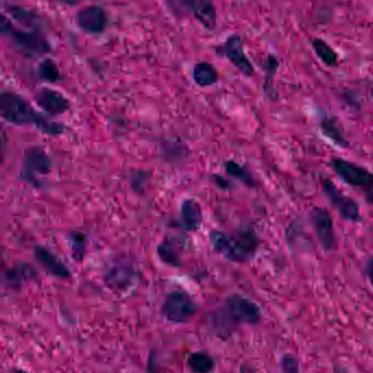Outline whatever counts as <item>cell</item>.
I'll use <instances>...</instances> for the list:
<instances>
[{
    "label": "cell",
    "mask_w": 373,
    "mask_h": 373,
    "mask_svg": "<svg viewBox=\"0 0 373 373\" xmlns=\"http://www.w3.org/2000/svg\"><path fill=\"white\" fill-rule=\"evenodd\" d=\"M0 117L18 126L35 125L49 136H57L63 131V125L49 122L35 112L27 100L13 92L0 93Z\"/></svg>",
    "instance_id": "cell-1"
},
{
    "label": "cell",
    "mask_w": 373,
    "mask_h": 373,
    "mask_svg": "<svg viewBox=\"0 0 373 373\" xmlns=\"http://www.w3.org/2000/svg\"><path fill=\"white\" fill-rule=\"evenodd\" d=\"M330 165L345 184L358 189L364 194L366 201L373 206V172L342 158H332Z\"/></svg>",
    "instance_id": "cell-2"
},
{
    "label": "cell",
    "mask_w": 373,
    "mask_h": 373,
    "mask_svg": "<svg viewBox=\"0 0 373 373\" xmlns=\"http://www.w3.org/2000/svg\"><path fill=\"white\" fill-rule=\"evenodd\" d=\"M196 311V301L182 291H170L162 305L163 317L174 324H184L191 320Z\"/></svg>",
    "instance_id": "cell-3"
},
{
    "label": "cell",
    "mask_w": 373,
    "mask_h": 373,
    "mask_svg": "<svg viewBox=\"0 0 373 373\" xmlns=\"http://www.w3.org/2000/svg\"><path fill=\"white\" fill-rule=\"evenodd\" d=\"M322 189L331 206L345 221L358 223L361 221L360 208L358 203L348 196H345L330 179L322 180Z\"/></svg>",
    "instance_id": "cell-4"
},
{
    "label": "cell",
    "mask_w": 373,
    "mask_h": 373,
    "mask_svg": "<svg viewBox=\"0 0 373 373\" xmlns=\"http://www.w3.org/2000/svg\"><path fill=\"white\" fill-rule=\"evenodd\" d=\"M170 5L178 11L191 13L196 21L206 30L213 31L217 23V13L212 0H168Z\"/></svg>",
    "instance_id": "cell-5"
},
{
    "label": "cell",
    "mask_w": 373,
    "mask_h": 373,
    "mask_svg": "<svg viewBox=\"0 0 373 373\" xmlns=\"http://www.w3.org/2000/svg\"><path fill=\"white\" fill-rule=\"evenodd\" d=\"M218 56L225 57L246 77H252L255 68L244 51L243 41L238 34L230 35L222 45L216 47Z\"/></svg>",
    "instance_id": "cell-6"
},
{
    "label": "cell",
    "mask_w": 373,
    "mask_h": 373,
    "mask_svg": "<svg viewBox=\"0 0 373 373\" xmlns=\"http://www.w3.org/2000/svg\"><path fill=\"white\" fill-rule=\"evenodd\" d=\"M310 218L315 235L323 250L327 252L336 250L337 237L330 212L323 208H315L311 211Z\"/></svg>",
    "instance_id": "cell-7"
},
{
    "label": "cell",
    "mask_w": 373,
    "mask_h": 373,
    "mask_svg": "<svg viewBox=\"0 0 373 373\" xmlns=\"http://www.w3.org/2000/svg\"><path fill=\"white\" fill-rule=\"evenodd\" d=\"M226 309L234 321L255 325L261 320V309L257 303L241 295H232L226 301Z\"/></svg>",
    "instance_id": "cell-8"
},
{
    "label": "cell",
    "mask_w": 373,
    "mask_h": 373,
    "mask_svg": "<svg viewBox=\"0 0 373 373\" xmlns=\"http://www.w3.org/2000/svg\"><path fill=\"white\" fill-rule=\"evenodd\" d=\"M51 170V158L43 148L35 146L27 151L25 158V166H23V175L27 182L37 186L41 184L39 179L45 177Z\"/></svg>",
    "instance_id": "cell-9"
},
{
    "label": "cell",
    "mask_w": 373,
    "mask_h": 373,
    "mask_svg": "<svg viewBox=\"0 0 373 373\" xmlns=\"http://www.w3.org/2000/svg\"><path fill=\"white\" fill-rule=\"evenodd\" d=\"M210 241L217 253L230 261L244 262L249 258L237 237H230L222 232L213 230L210 233Z\"/></svg>",
    "instance_id": "cell-10"
},
{
    "label": "cell",
    "mask_w": 373,
    "mask_h": 373,
    "mask_svg": "<svg viewBox=\"0 0 373 373\" xmlns=\"http://www.w3.org/2000/svg\"><path fill=\"white\" fill-rule=\"evenodd\" d=\"M107 18L105 10L100 6H89L79 11L77 22L79 27L89 34H101L107 27Z\"/></svg>",
    "instance_id": "cell-11"
},
{
    "label": "cell",
    "mask_w": 373,
    "mask_h": 373,
    "mask_svg": "<svg viewBox=\"0 0 373 373\" xmlns=\"http://www.w3.org/2000/svg\"><path fill=\"white\" fill-rule=\"evenodd\" d=\"M7 35H9L18 46L21 47L27 53L43 55L51 51V46L46 39L37 32L20 31L13 27Z\"/></svg>",
    "instance_id": "cell-12"
},
{
    "label": "cell",
    "mask_w": 373,
    "mask_h": 373,
    "mask_svg": "<svg viewBox=\"0 0 373 373\" xmlns=\"http://www.w3.org/2000/svg\"><path fill=\"white\" fill-rule=\"evenodd\" d=\"M37 103L45 112L53 116L65 114L70 106L69 101L61 92L51 89L39 91L37 95Z\"/></svg>",
    "instance_id": "cell-13"
},
{
    "label": "cell",
    "mask_w": 373,
    "mask_h": 373,
    "mask_svg": "<svg viewBox=\"0 0 373 373\" xmlns=\"http://www.w3.org/2000/svg\"><path fill=\"white\" fill-rule=\"evenodd\" d=\"M35 259L39 265L46 270L53 277L58 279H65L70 277V271L68 267L63 265L61 260H59L53 252L47 250L46 248L37 247L34 250Z\"/></svg>",
    "instance_id": "cell-14"
},
{
    "label": "cell",
    "mask_w": 373,
    "mask_h": 373,
    "mask_svg": "<svg viewBox=\"0 0 373 373\" xmlns=\"http://www.w3.org/2000/svg\"><path fill=\"white\" fill-rule=\"evenodd\" d=\"M134 271L128 265H115L107 271L105 282L115 291H126L134 284Z\"/></svg>",
    "instance_id": "cell-15"
},
{
    "label": "cell",
    "mask_w": 373,
    "mask_h": 373,
    "mask_svg": "<svg viewBox=\"0 0 373 373\" xmlns=\"http://www.w3.org/2000/svg\"><path fill=\"white\" fill-rule=\"evenodd\" d=\"M182 225L188 232H196L199 229L203 221L202 210L199 203L194 199H186L182 204L180 210Z\"/></svg>",
    "instance_id": "cell-16"
},
{
    "label": "cell",
    "mask_w": 373,
    "mask_h": 373,
    "mask_svg": "<svg viewBox=\"0 0 373 373\" xmlns=\"http://www.w3.org/2000/svg\"><path fill=\"white\" fill-rule=\"evenodd\" d=\"M184 245L180 243L176 237H170L164 239L158 248V253L160 259L170 267H180V253H182Z\"/></svg>",
    "instance_id": "cell-17"
},
{
    "label": "cell",
    "mask_w": 373,
    "mask_h": 373,
    "mask_svg": "<svg viewBox=\"0 0 373 373\" xmlns=\"http://www.w3.org/2000/svg\"><path fill=\"white\" fill-rule=\"evenodd\" d=\"M320 129L323 136L327 137L335 146H339V148H347L349 146L348 140L345 137L344 129L334 117H322L320 122Z\"/></svg>",
    "instance_id": "cell-18"
},
{
    "label": "cell",
    "mask_w": 373,
    "mask_h": 373,
    "mask_svg": "<svg viewBox=\"0 0 373 373\" xmlns=\"http://www.w3.org/2000/svg\"><path fill=\"white\" fill-rule=\"evenodd\" d=\"M186 368L191 373H211L215 369V360L208 353L198 350L186 359Z\"/></svg>",
    "instance_id": "cell-19"
},
{
    "label": "cell",
    "mask_w": 373,
    "mask_h": 373,
    "mask_svg": "<svg viewBox=\"0 0 373 373\" xmlns=\"http://www.w3.org/2000/svg\"><path fill=\"white\" fill-rule=\"evenodd\" d=\"M192 77H194V82L201 87H212L218 80L217 70L212 63L208 61L196 63L194 67Z\"/></svg>",
    "instance_id": "cell-20"
},
{
    "label": "cell",
    "mask_w": 373,
    "mask_h": 373,
    "mask_svg": "<svg viewBox=\"0 0 373 373\" xmlns=\"http://www.w3.org/2000/svg\"><path fill=\"white\" fill-rule=\"evenodd\" d=\"M37 275V272L30 265H18L7 274V282L10 286L19 289L23 284Z\"/></svg>",
    "instance_id": "cell-21"
},
{
    "label": "cell",
    "mask_w": 373,
    "mask_h": 373,
    "mask_svg": "<svg viewBox=\"0 0 373 373\" xmlns=\"http://www.w3.org/2000/svg\"><path fill=\"white\" fill-rule=\"evenodd\" d=\"M312 47L317 56L327 67H335L337 65V55L334 49L322 39H315L312 41Z\"/></svg>",
    "instance_id": "cell-22"
},
{
    "label": "cell",
    "mask_w": 373,
    "mask_h": 373,
    "mask_svg": "<svg viewBox=\"0 0 373 373\" xmlns=\"http://www.w3.org/2000/svg\"><path fill=\"white\" fill-rule=\"evenodd\" d=\"M39 73L43 80L49 81V82H58L61 78L58 67L51 59H45L39 65Z\"/></svg>",
    "instance_id": "cell-23"
},
{
    "label": "cell",
    "mask_w": 373,
    "mask_h": 373,
    "mask_svg": "<svg viewBox=\"0 0 373 373\" xmlns=\"http://www.w3.org/2000/svg\"><path fill=\"white\" fill-rule=\"evenodd\" d=\"M279 61L277 57L273 55H269L267 58L265 59V69L267 72V79H265V92L269 96L274 97L273 85H272V80L275 73H277V68H279Z\"/></svg>",
    "instance_id": "cell-24"
},
{
    "label": "cell",
    "mask_w": 373,
    "mask_h": 373,
    "mask_svg": "<svg viewBox=\"0 0 373 373\" xmlns=\"http://www.w3.org/2000/svg\"><path fill=\"white\" fill-rule=\"evenodd\" d=\"M226 172L228 175H230L232 177H235L236 179H239L240 182H243L246 184H252L251 175L249 172L245 170L243 166H240L238 163L234 162V160H228L224 164Z\"/></svg>",
    "instance_id": "cell-25"
},
{
    "label": "cell",
    "mask_w": 373,
    "mask_h": 373,
    "mask_svg": "<svg viewBox=\"0 0 373 373\" xmlns=\"http://www.w3.org/2000/svg\"><path fill=\"white\" fill-rule=\"evenodd\" d=\"M70 241L75 259L81 261L83 259V255H84L87 238L83 234L75 233L71 235Z\"/></svg>",
    "instance_id": "cell-26"
},
{
    "label": "cell",
    "mask_w": 373,
    "mask_h": 373,
    "mask_svg": "<svg viewBox=\"0 0 373 373\" xmlns=\"http://www.w3.org/2000/svg\"><path fill=\"white\" fill-rule=\"evenodd\" d=\"M8 10H9L10 15L23 25H27V27H32L31 25H37V18L27 10L22 9L20 7H9Z\"/></svg>",
    "instance_id": "cell-27"
},
{
    "label": "cell",
    "mask_w": 373,
    "mask_h": 373,
    "mask_svg": "<svg viewBox=\"0 0 373 373\" xmlns=\"http://www.w3.org/2000/svg\"><path fill=\"white\" fill-rule=\"evenodd\" d=\"M282 370L283 373H301L298 359L293 355H285L282 358Z\"/></svg>",
    "instance_id": "cell-28"
},
{
    "label": "cell",
    "mask_w": 373,
    "mask_h": 373,
    "mask_svg": "<svg viewBox=\"0 0 373 373\" xmlns=\"http://www.w3.org/2000/svg\"><path fill=\"white\" fill-rule=\"evenodd\" d=\"M8 138L6 131L3 127L0 126V164L4 162L5 158L6 150H7Z\"/></svg>",
    "instance_id": "cell-29"
},
{
    "label": "cell",
    "mask_w": 373,
    "mask_h": 373,
    "mask_svg": "<svg viewBox=\"0 0 373 373\" xmlns=\"http://www.w3.org/2000/svg\"><path fill=\"white\" fill-rule=\"evenodd\" d=\"M13 27V23L10 22V20L0 13V34L7 35Z\"/></svg>",
    "instance_id": "cell-30"
},
{
    "label": "cell",
    "mask_w": 373,
    "mask_h": 373,
    "mask_svg": "<svg viewBox=\"0 0 373 373\" xmlns=\"http://www.w3.org/2000/svg\"><path fill=\"white\" fill-rule=\"evenodd\" d=\"M366 274L370 282L371 286L373 287V258H369L366 263Z\"/></svg>",
    "instance_id": "cell-31"
},
{
    "label": "cell",
    "mask_w": 373,
    "mask_h": 373,
    "mask_svg": "<svg viewBox=\"0 0 373 373\" xmlns=\"http://www.w3.org/2000/svg\"><path fill=\"white\" fill-rule=\"evenodd\" d=\"M61 1H63L65 5H75V4H78L80 0H61Z\"/></svg>",
    "instance_id": "cell-32"
},
{
    "label": "cell",
    "mask_w": 373,
    "mask_h": 373,
    "mask_svg": "<svg viewBox=\"0 0 373 373\" xmlns=\"http://www.w3.org/2000/svg\"><path fill=\"white\" fill-rule=\"evenodd\" d=\"M1 265H3V257H1V251H0V271H1Z\"/></svg>",
    "instance_id": "cell-33"
}]
</instances>
